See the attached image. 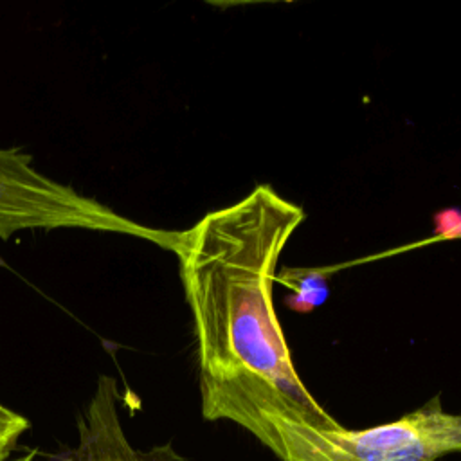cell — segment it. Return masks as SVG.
I'll return each instance as SVG.
<instances>
[{"label": "cell", "instance_id": "obj_1", "mask_svg": "<svg viewBox=\"0 0 461 461\" xmlns=\"http://www.w3.org/2000/svg\"><path fill=\"white\" fill-rule=\"evenodd\" d=\"M304 211L268 185L178 232L173 252L191 310L202 414L229 420L274 450L288 427L340 423L301 382L274 310L276 268Z\"/></svg>", "mask_w": 461, "mask_h": 461}, {"label": "cell", "instance_id": "obj_2", "mask_svg": "<svg viewBox=\"0 0 461 461\" xmlns=\"http://www.w3.org/2000/svg\"><path fill=\"white\" fill-rule=\"evenodd\" d=\"M85 229L124 234L171 250L176 232L146 227L34 167L22 148H0V238L20 230Z\"/></svg>", "mask_w": 461, "mask_h": 461}, {"label": "cell", "instance_id": "obj_3", "mask_svg": "<svg viewBox=\"0 0 461 461\" xmlns=\"http://www.w3.org/2000/svg\"><path fill=\"white\" fill-rule=\"evenodd\" d=\"M454 452L461 454V414L447 412L434 396L394 421L362 430L285 429L276 456L281 461H436Z\"/></svg>", "mask_w": 461, "mask_h": 461}, {"label": "cell", "instance_id": "obj_4", "mask_svg": "<svg viewBox=\"0 0 461 461\" xmlns=\"http://www.w3.org/2000/svg\"><path fill=\"white\" fill-rule=\"evenodd\" d=\"M117 382L101 375L97 387L79 416V445L61 461H158L169 447L142 454L128 443L117 414Z\"/></svg>", "mask_w": 461, "mask_h": 461}, {"label": "cell", "instance_id": "obj_5", "mask_svg": "<svg viewBox=\"0 0 461 461\" xmlns=\"http://www.w3.org/2000/svg\"><path fill=\"white\" fill-rule=\"evenodd\" d=\"M27 429L29 421L25 416L0 403V461H5V457L11 454L13 447Z\"/></svg>", "mask_w": 461, "mask_h": 461}, {"label": "cell", "instance_id": "obj_6", "mask_svg": "<svg viewBox=\"0 0 461 461\" xmlns=\"http://www.w3.org/2000/svg\"><path fill=\"white\" fill-rule=\"evenodd\" d=\"M32 457H34V454H27V456H22V457H18L14 461H32Z\"/></svg>", "mask_w": 461, "mask_h": 461}]
</instances>
